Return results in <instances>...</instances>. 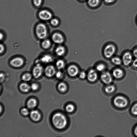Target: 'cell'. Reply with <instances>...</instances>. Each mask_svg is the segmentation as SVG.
<instances>
[{
    "instance_id": "13",
    "label": "cell",
    "mask_w": 137,
    "mask_h": 137,
    "mask_svg": "<svg viewBox=\"0 0 137 137\" xmlns=\"http://www.w3.org/2000/svg\"><path fill=\"white\" fill-rule=\"evenodd\" d=\"M67 72L70 76L74 77L78 74L79 70L78 68L76 66L72 65L68 67L67 69Z\"/></svg>"
},
{
    "instance_id": "18",
    "label": "cell",
    "mask_w": 137,
    "mask_h": 137,
    "mask_svg": "<svg viewBox=\"0 0 137 137\" xmlns=\"http://www.w3.org/2000/svg\"><path fill=\"white\" fill-rule=\"evenodd\" d=\"M37 101L34 98H31L27 101V107L30 109L35 108L36 106Z\"/></svg>"
},
{
    "instance_id": "37",
    "label": "cell",
    "mask_w": 137,
    "mask_h": 137,
    "mask_svg": "<svg viewBox=\"0 0 137 137\" xmlns=\"http://www.w3.org/2000/svg\"><path fill=\"white\" fill-rule=\"evenodd\" d=\"M86 75V74L85 72H82L80 73L79 77L81 79H83L85 78Z\"/></svg>"
},
{
    "instance_id": "17",
    "label": "cell",
    "mask_w": 137,
    "mask_h": 137,
    "mask_svg": "<svg viewBox=\"0 0 137 137\" xmlns=\"http://www.w3.org/2000/svg\"><path fill=\"white\" fill-rule=\"evenodd\" d=\"M111 62L115 65L118 67L121 66L122 65V60L121 57L115 56L111 59Z\"/></svg>"
},
{
    "instance_id": "1",
    "label": "cell",
    "mask_w": 137,
    "mask_h": 137,
    "mask_svg": "<svg viewBox=\"0 0 137 137\" xmlns=\"http://www.w3.org/2000/svg\"><path fill=\"white\" fill-rule=\"evenodd\" d=\"M52 123L54 127L58 129L64 128L67 125V120L64 115L58 113L53 115L52 119Z\"/></svg>"
},
{
    "instance_id": "26",
    "label": "cell",
    "mask_w": 137,
    "mask_h": 137,
    "mask_svg": "<svg viewBox=\"0 0 137 137\" xmlns=\"http://www.w3.org/2000/svg\"><path fill=\"white\" fill-rule=\"evenodd\" d=\"M32 75L29 73H26L22 76V79L24 81H30L32 78Z\"/></svg>"
},
{
    "instance_id": "14",
    "label": "cell",
    "mask_w": 137,
    "mask_h": 137,
    "mask_svg": "<svg viewBox=\"0 0 137 137\" xmlns=\"http://www.w3.org/2000/svg\"><path fill=\"white\" fill-rule=\"evenodd\" d=\"M97 78V74L95 70L91 69L89 71L87 75V78L91 82H94L96 80Z\"/></svg>"
},
{
    "instance_id": "21",
    "label": "cell",
    "mask_w": 137,
    "mask_h": 137,
    "mask_svg": "<svg viewBox=\"0 0 137 137\" xmlns=\"http://www.w3.org/2000/svg\"><path fill=\"white\" fill-rule=\"evenodd\" d=\"M100 0H88V3L89 6L92 8H95L99 5Z\"/></svg>"
},
{
    "instance_id": "12",
    "label": "cell",
    "mask_w": 137,
    "mask_h": 137,
    "mask_svg": "<svg viewBox=\"0 0 137 137\" xmlns=\"http://www.w3.org/2000/svg\"><path fill=\"white\" fill-rule=\"evenodd\" d=\"M102 81L106 84L111 83L113 81L112 76L111 73L108 72H105L102 74L101 76Z\"/></svg>"
},
{
    "instance_id": "35",
    "label": "cell",
    "mask_w": 137,
    "mask_h": 137,
    "mask_svg": "<svg viewBox=\"0 0 137 137\" xmlns=\"http://www.w3.org/2000/svg\"><path fill=\"white\" fill-rule=\"evenodd\" d=\"M133 55L134 58H137V46L134 47L132 51Z\"/></svg>"
},
{
    "instance_id": "42",
    "label": "cell",
    "mask_w": 137,
    "mask_h": 137,
    "mask_svg": "<svg viewBox=\"0 0 137 137\" xmlns=\"http://www.w3.org/2000/svg\"><path fill=\"white\" fill-rule=\"evenodd\" d=\"M80 1H85V0H80Z\"/></svg>"
},
{
    "instance_id": "11",
    "label": "cell",
    "mask_w": 137,
    "mask_h": 137,
    "mask_svg": "<svg viewBox=\"0 0 137 137\" xmlns=\"http://www.w3.org/2000/svg\"><path fill=\"white\" fill-rule=\"evenodd\" d=\"M53 42L58 44L63 43L64 41V38L62 35L58 32L55 33L52 36Z\"/></svg>"
},
{
    "instance_id": "30",
    "label": "cell",
    "mask_w": 137,
    "mask_h": 137,
    "mask_svg": "<svg viewBox=\"0 0 137 137\" xmlns=\"http://www.w3.org/2000/svg\"><path fill=\"white\" fill-rule=\"evenodd\" d=\"M131 112L134 116H137V103L134 104L131 107Z\"/></svg>"
},
{
    "instance_id": "33",
    "label": "cell",
    "mask_w": 137,
    "mask_h": 137,
    "mask_svg": "<svg viewBox=\"0 0 137 137\" xmlns=\"http://www.w3.org/2000/svg\"><path fill=\"white\" fill-rule=\"evenodd\" d=\"M131 66L135 69H137V58L133 59Z\"/></svg>"
},
{
    "instance_id": "2",
    "label": "cell",
    "mask_w": 137,
    "mask_h": 137,
    "mask_svg": "<svg viewBox=\"0 0 137 137\" xmlns=\"http://www.w3.org/2000/svg\"><path fill=\"white\" fill-rule=\"evenodd\" d=\"M35 31L37 37L39 39H44L47 36V27L46 24L40 22L37 24Z\"/></svg>"
},
{
    "instance_id": "29",
    "label": "cell",
    "mask_w": 137,
    "mask_h": 137,
    "mask_svg": "<svg viewBox=\"0 0 137 137\" xmlns=\"http://www.w3.org/2000/svg\"><path fill=\"white\" fill-rule=\"evenodd\" d=\"M66 109L68 112H72L74 110V107L72 104H69L67 106Z\"/></svg>"
},
{
    "instance_id": "25",
    "label": "cell",
    "mask_w": 137,
    "mask_h": 137,
    "mask_svg": "<svg viewBox=\"0 0 137 137\" xmlns=\"http://www.w3.org/2000/svg\"><path fill=\"white\" fill-rule=\"evenodd\" d=\"M65 62L62 59H59L56 63V67L59 70L63 69L65 66Z\"/></svg>"
},
{
    "instance_id": "32",
    "label": "cell",
    "mask_w": 137,
    "mask_h": 137,
    "mask_svg": "<svg viewBox=\"0 0 137 137\" xmlns=\"http://www.w3.org/2000/svg\"><path fill=\"white\" fill-rule=\"evenodd\" d=\"M21 113L23 116H26L29 114V111L27 108H24L21 109Z\"/></svg>"
},
{
    "instance_id": "3",
    "label": "cell",
    "mask_w": 137,
    "mask_h": 137,
    "mask_svg": "<svg viewBox=\"0 0 137 137\" xmlns=\"http://www.w3.org/2000/svg\"><path fill=\"white\" fill-rule=\"evenodd\" d=\"M121 57L124 67H127L131 66L134 57L132 52L129 51H125L122 53Z\"/></svg>"
},
{
    "instance_id": "7",
    "label": "cell",
    "mask_w": 137,
    "mask_h": 137,
    "mask_svg": "<svg viewBox=\"0 0 137 137\" xmlns=\"http://www.w3.org/2000/svg\"><path fill=\"white\" fill-rule=\"evenodd\" d=\"M24 63L23 59L19 57L14 58L9 62V64L11 66L16 68H19L22 66Z\"/></svg>"
},
{
    "instance_id": "9",
    "label": "cell",
    "mask_w": 137,
    "mask_h": 137,
    "mask_svg": "<svg viewBox=\"0 0 137 137\" xmlns=\"http://www.w3.org/2000/svg\"><path fill=\"white\" fill-rule=\"evenodd\" d=\"M124 70L122 68L118 67L113 71L112 75L114 77L117 79L122 78L124 75Z\"/></svg>"
},
{
    "instance_id": "40",
    "label": "cell",
    "mask_w": 137,
    "mask_h": 137,
    "mask_svg": "<svg viewBox=\"0 0 137 137\" xmlns=\"http://www.w3.org/2000/svg\"><path fill=\"white\" fill-rule=\"evenodd\" d=\"M134 133L135 135L137 136V126H136L134 129Z\"/></svg>"
},
{
    "instance_id": "20",
    "label": "cell",
    "mask_w": 137,
    "mask_h": 137,
    "mask_svg": "<svg viewBox=\"0 0 137 137\" xmlns=\"http://www.w3.org/2000/svg\"><path fill=\"white\" fill-rule=\"evenodd\" d=\"M19 87L20 90L22 92H27L29 91L31 86L27 83H23L20 85Z\"/></svg>"
},
{
    "instance_id": "28",
    "label": "cell",
    "mask_w": 137,
    "mask_h": 137,
    "mask_svg": "<svg viewBox=\"0 0 137 137\" xmlns=\"http://www.w3.org/2000/svg\"><path fill=\"white\" fill-rule=\"evenodd\" d=\"M50 23L51 25L56 26L59 24V21L57 18L53 17L50 20Z\"/></svg>"
},
{
    "instance_id": "16",
    "label": "cell",
    "mask_w": 137,
    "mask_h": 137,
    "mask_svg": "<svg viewBox=\"0 0 137 137\" xmlns=\"http://www.w3.org/2000/svg\"><path fill=\"white\" fill-rule=\"evenodd\" d=\"M41 62L45 64L50 63L53 61V58L52 56L49 54H45L41 58Z\"/></svg>"
},
{
    "instance_id": "10",
    "label": "cell",
    "mask_w": 137,
    "mask_h": 137,
    "mask_svg": "<svg viewBox=\"0 0 137 137\" xmlns=\"http://www.w3.org/2000/svg\"><path fill=\"white\" fill-rule=\"evenodd\" d=\"M44 73L45 75L48 77H52L56 73V69L53 66L51 65L47 66L45 69Z\"/></svg>"
},
{
    "instance_id": "5",
    "label": "cell",
    "mask_w": 137,
    "mask_h": 137,
    "mask_svg": "<svg viewBox=\"0 0 137 137\" xmlns=\"http://www.w3.org/2000/svg\"><path fill=\"white\" fill-rule=\"evenodd\" d=\"M113 103L115 106L120 108L126 107L128 104V102L127 98L122 96H118L115 97Z\"/></svg>"
},
{
    "instance_id": "36",
    "label": "cell",
    "mask_w": 137,
    "mask_h": 137,
    "mask_svg": "<svg viewBox=\"0 0 137 137\" xmlns=\"http://www.w3.org/2000/svg\"><path fill=\"white\" fill-rule=\"evenodd\" d=\"M55 75L56 78L58 79H61L63 76L62 73L60 71H58L56 72Z\"/></svg>"
},
{
    "instance_id": "41",
    "label": "cell",
    "mask_w": 137,
    "mask_h": 137,
    "mask_svg": "<svg viewBox=\"0 0 137 137\" xmlns=\"http://www.w3.org/2000/svg\"><path fill=\"white\" fill-rule=\"evenodd\" d=\"M0 36H1L0 38H1V40H2L4 38V35H3V34L2 32H1V34H0Z\"/></svg>"
},
{
    "instance_id": "38",
    "label": "cell",
    "mask_w": 137,
    "mask_h": 137,
    "mask_svg": "<svg viewBox=\"0 0 137 137\" xmlns=\"http://www.w3.org/2000/svg\"><path fill=\"white\" fill-rule=\"evenodd\" d=\"M0 52L1 54L3 53L4 52L5 50V47L3 44H1L0 45Z\"/></svg>"
},
{
    "instance_id": "8",
    "label": "cell",
    "mask_w": 137,
    "mask_h": 137,
    "mask_svg": "<svg viewBox=\"0 0 137 137\" xmlns=\"http://www.w3.org/2000/svg\"><path fill=\"white\" fill-rule=\"evenodd\" d=\"M43 71L42 66L40 64H37L32 69V75L35 78H39L42 74Z\"/></svg>"
},
{
    "instance_id": "24",
    "label": "cell",
    "mask_w": 137,
    "mask_h": 137,
    "mask_svg": "<svg viewBox=\"0 0 137 137\" xmlns=\"http://www.w3.org/2000/svg\"><path fill=\"white\" fill-rule=\"evenodd\" d=\"M32 2L35 7L36 8H39L42 6L43 0H32Z\"/></svg>"
},
{
    "instance_id": "19",
    "label": "cell",
    "mask_w": 137,
    "mask_h": 137,
    "mask_svg": "<svg viewBox=\"0 0 137 137\" xmlns=\"http://www.w3.org/2000/svg\"><path fill=\"white\" fill-rule=\"evenodd\" d=\"M55 52L58 56H62L65 52V47L63 46H59L56 48Z\"/></svg>"
},
{
    "instance_id": "27",
    "label": "cell",
    "mask_w": 137,
    "mask_h": 137,
    "mask_svg": "<svg viewBox=\"0 0 137 137\" xmlns=\"http://www.w3.org/2000/svg\"><path fill=\"white\" fill-rule=\"evenodd\" d=\"M115 88L113 85H110L107 86L105 89V92L108 93H111L114 92Z\"/></svg>"
},
{
    "instance_id": "31",
    "label": "cell",
    "mask_w": 137,
    "mask_h": 137,
    "mask_svg": "<svg viewBox=\"0 0 137 137\" xmlns=\"http://www.w3.org/2000/svg\"><path fill=\"white\" fill-rule=\"evenodd\" d=\"M96 69L99 72H102L106 68L105 65L103 64H100L98 65L96 67Z\"/></svg>"
},
{
    "instance_id": "23",
    "label": "cell",
    "mask_w": 137,
    "mask_h": 137,
    "mask_svg": "<svg viewBox=\"0 0 137 137\" xmlns=\"http://www.w3.org/2000/svg\"><path fill=\"white\" fill-rule=\"evenodd\" d=\"M58 89L59 91L60 92H64L67 90V86L65 83H61L58 84Z\"/></svg>"
},
{
    "instance_id": "39",
    "label": "cell",
    "mask_w": 137,
    "mask_h": 137,
    "mask_svg": "<svg viewBox=\"0 0 137 137\" xmlns=\"http://www.w3.org/2000/svg\"><path fill=\"white\" fill-rule=\"evenodd\" d=\"M105 2L108 4H111L114 2L115 0H104Z\"/></svg>"
},
{
    "instance_id": "6",
    "label": "cell",
    "mask_w": 137,
    "mask_h": 137,
    "mask_svg": "<svg viewBox=\"0 0 137 137\" xmlns=\"http://www.w3.org/2000/svg\"><path fill=\"white\" fill-rule=\"evenodd\" d=\"M117 51L116 46L113 44H109L106 46L104 51L105 57L108 58L112 57Z\"/></svg>"
},
{
    "instance_id": "22",
    "label": "cell",
    "mask_w": 137,
    "mask_h": 137,
    "mask_svg": "<svg viewBox=\"0 0 137 137\" xmlns=\"http://www.w3.org/2000/svg\"><path fill=\"white\" fill-rule=\"evenodd\" d=\"M51 45V42L48 39H46L43 40L41 43L42 47L43 49H45L50 48Z\"/></svg>"
},
{
    "instance_id": "34",
    "label": "cell",
    "mask_w": 137,
    "mask_h": 137,
    "mask_svg": "<svg viewBox=\"0 0 137 137\" xmlns=\"http://www.w3.org/2000/svg\"><path fill=\"white\" fill-rule=\"evenodd\" d=\"M32 90L34 91L36 90L39 88V85L36 83H33L32 84L31 86Z\"/></svg>"
},
{
    "instance_id": "4",
    "label": "cell",
    "mask_w": 137,
    "mask_h": 137,
    "mask_svg": "<svg viewBox=\"0 0 137 137\" xmlns=\"http://www.w3.org/2000/svg\"><path fill=\"white\" fill-rule=\"evenodd\" d=\"M37 16L39 19L43 21H50L53 17L51 11L45 8L40 10L38 13Z\"/></svg>"
},
{
    "instance_id": "15",
    "label": "cell",
    "mask_w": 137,
    "mask_h": 137,
    "mask_svg": "<svg viewBox=\"0 0 137 137\" xmlns=\"http://www.w3.org/2000/svg\"><path fill=\"white\" fill-rule=\"evenodd\" d=\"M30 116L31 119L35 121H38L41 118V115L39 111L37 110L32 111L30 113Z\"/></svg>"
}]
</instances>
